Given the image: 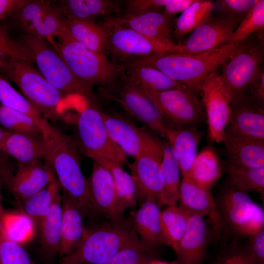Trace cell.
Wrapping results in <instances>:
<instances>
[{
	"label": "cell",
	"instance_id": "1",
	"mask_svg": "<svg viewBox=\"0 0 264 264\" xmlns=\"http://www.w3.org/2000/svg\"><path fill=\"white\" fill-rule=\"evenodd\" d=\"M44 160L52 168L63 193L83 215L95 211L90 198L88 183L82 173L78 148L74 139L51 125L43 133Z\"/></svg>",
	"mask_w": 264,
	"mask_h": 264
},
{
	"label": "cell",
	"instance_id": "2",
	"mask_svg": "<svg viewBox=\"0 0 264 264\" xmlns=\"http://www.w3.org/2000/svg\"><path fill=\"white\" fill-rule=\"evenodd\" d=\"M239 44H227L220 48L198 53L155 54L134 60L126 65L155 68L194 91L210 73L216 71L231 56Z\"/></svg>",
	"mask_w": 264,
	"mask_h": 264
},
{
	"label": "cell",
	"instance_id": "3",
	"mask_svg": "<svg viewBox=\"0 0 264 264\" xmlns=\"http://www.w3.org/2000/svg\"><path fill=\"white\" fill-rule=\"evenodd\" d=\"M60 42L50 44L65 61L74 76L89 93L95 85L110 89L126 69L112 63L104 54L91 50L73 39L63 28Z\"/></svg>",
	"mask_w": 264,
	"mask_h": 264
},
{
	"label": "cell",
	"instance_id": "4",
	"mask_svg": "<svg viewBox=\"0 0 264 264\" xmlns=\"http://www.w3.org/2000/svg\"><path fill=\"white\" fill-rule=\"evenodd\" d=\"M2 73L17 85L22 95L46 119L65 118L67 112L75 108L31 62L13 58Z\"/></svg>",
	"mask_w": 264,
	"mask_h": 264
},
{
	"label": "cell",
	"instance_id": "5",
	"mask_svg": "<svg viewBox=\"0 0 264 264\" xmlns=\"http://www.w3.org/2000/svg\"><path fill=\"white\" fill-rule=\"evenodd\" d=\"M139 238L128 220H110L88 229L81 242L59 264H106L123 247Z\"/></svg>",
	"mask_w": 264,
	"mask_h": 264
},
{
	"label": "cell",
	"instance_id": "6",
	"mask_svg": "<svg viewBox=\"0 0 264 264\" xmlns=\"http://www.w3.org/2000/svg\"><path fill=\"white\" fill-rule=\"evenodd\" d=\"M75 114L77 148L93 161H112L128 165L126 154L110 136L104 123L102 110L93 101L87 99Z\"/></svg>",
	"mask_w": 264,
	"mask_h": 264
},
{
	"label": "cell",
	"instance_id": "7",
	"mask_svg": "<svg viewBox=\"0 0 264 264\" xmlns=\"http://www.w3.org/2000/svg\"><path fill=\"white\" fill-rule=\"evenodd\" d=\"M264 30L255 32L240 43L231 56L221 66L220 77L231 105L245 94L262 69Z\"/></svg>",
	"mask_w": 264,
	"mask_h": 264
},
{
	"label": "cell",
	"instance_id": "8",
	"mask_svg": "<svg viewBox=\"0 0 264 264\" xmlns=\"http://www.w3.org/2000/svg\"><path fill=\"white\" fill-rule=\"evenodd\" d=\"M215 199L229 234L239 240L264 229V212L249 196L227 180Z\"/></svg>",
	"mask_w": 264,
	"mask_h": 264
},
{
	"label": "cell",
	"instance_id": "9",
	"mask_svg": "<svg viewBox=\"0 0 264 264\" xmlns=\"http://www.w3.org/2000/svg\"><path fill=\"white\" fill-rule=\"evenodd\" d=\"M106 35L104 54L113 63L126 65L134 60L155 54L184 53L180 44H166L118 24L110 18L100 24Z\"/></svg>",
	"mask_w": 264,
	"mask_h": 264
},
{
	"label": "cell",
	"instance_id": "10",
	"mask_svg": "<svg viewBox=\"0 0 264 264\" xmlns=\"http://www.w3.org/2000/svg\"><path fill=\"white\" fill-rule=\"evenodd\" d=\"M23 43L29 50L45 79L74 105L77 98L93 100L92 93L80 84L57 51L45 40L25 35ZM75 106V105H74Z\"/></svg>",
	"mask_w": 264,
	"mask_h": 264
},
{
	"label": "cell",
	"instance_id": "11",
	"mask_svg": "<svg viewBox=\"0 0 264 264\" xmlns=\"http://www.w3.org/2000/svg\"><path fill=\"white\" fill-rule=\"evenodd\" d=\"M142 90L157 109L166 127L197 128L206 120L202 101L187 87L163 91Z\"/></svg>",
	"mask_w": 264,
	"mask_h": 264
},
{
	"label": "cell",
	"instance_id": "12",
	"mask_svg": "<svg viewBox=\"0 0 264 264\" xmlns=\"http://www.w3.org/2000/svg\"><path fill=\"white\" fill-rule=\"evenodd\" d=\"M123 72L110 88H100V93L118 103L132 116L165 137V126L157 109L141 88L126 79Z\"/></svg>",
	"mask_w": 264,
	"mask_h": 264
},
{
	"label": "cell",
	"instance_id": "13",
	"mask_svg": "<svg viewBox=\"0 0 264 264\" xmlns=\"http://www.w3.org/2000/svg\"><path fill=\"white\" fill-rule=\"evenodd\" d=\"M162 157V141L154 136L134 161L128 165L142 196L154 197L159 206L163 205L164 193Z\"/></svg>",
	"mask_w": 264,
	"mask_h": 264
},
{
	"label": "cell",
	"instance_id": "14",
	"mask_svg": "<svg viewBox=\"0 0 264 264\" xmlns=\"http://www.w3.org/2000/svg\"><path fill=\"white\" fill-rule=\"evenodd\" d=\"M199 90L201 91L209 138L213 142H221L231 113V101L220 74L215 71L208 75L201 84Z\"/></svg>",
	"mask_w": 264,
	"mask_h": 264
},
{
	"label": "cell",
	"instance_id": "15",
	"mask_svg": "<svg viewBox=\"0 0 264 264\" xmlns=\"http://www.w3.org/2000/svg\"><path fill=\"white\" fill-rule=\"evenodd\" d=\"M178 201V206L189 214H196L207 219L214 241L229 235L211 189L200 187L188 176H183L181 180Z\"/></svg>",
	"mask_w": 264,
	"mask_h": 264
},
{
	"label": "cell",
	"instance_id": "16",
	"mask_svg": "<svg viewBox=\"0 0 264 264\" xmlns=\"http://www.w3.org/2000/svg\"><path fill=\"white\" fill-rule=\"evenodd\" d=\"M213 233L207 220L190 214L186 231L174 250L177 264H203Z\"/></svg>",
	"mask_w": 264,
	"mask_h": 264
},
{
	"label": "cell",
	"instance_id": "17",
	"mask_svg": "<svg viewBox=\"0 0 264 264\" xmlns=\"http://www.w3.org/2000/svg\"><path fill=\"white\" fill-rule=\"evenodd\" d=\"M240 22L215 17L212 14L180 44L184 53H198L220 48L228 43Z\"/></svg>",
	"mask_w": 264,
	"mask_h": 264
},
{
	"label": "cell",
	"instance_id": "18",
	"mask_svg": "<svg viewBox=\"0 0 264 264\" xmlns=\"http://www.w3.org/2000/svg\"><path fill=\"white\" fill-rule=\"evenodd\" d=\"M231 107L224 134L264 141V108L245 94Z\"/></svg>",
	"mask_w": 264,
	"mask_h": 264
},
{
	"label": "cell",
	"instance_id": "19",
	"mask_svg": "<svg viewBox=\"0 0 264 264\" xmlns=\"http://www.w3.org/2000/svg\"><path fill=\"white\" fill-rule=\"evenodd\" d=\"M87 180L90 198L95 211L110 220L123 218L113 178L108 168L93 161L91 173Z\"/></svg>",
	"mask_w": 264,
	"mask_h": 264
},
{
	"label": "cell",
	"instance_id": "20",
	"mask_svg": "<svg viewBox=\"0 0 264 264\" xmlns=\"http://www.w3.org/2000/svg\"><path fill=\"white\" fill-rule=\"evenodd\" d=\"M105 125L113 141L125 154L134 158L154 136L138 127L130 119L117 113L102 111Z\"/></svg>",
	"mask_w": 264,
	"mask_h": 264
},
{
	"label": "cell",
	"instance_id": "21",
	"mask_svg": "<svg viewBox=\"0 0 264 264\" xmlns=\"http://www.w3.org/2000/svg\"><path fill=\"white\" fill-rule=\"evenodd\" d=\"M119 24L130 28L153 40L166 44L172 40L173 24L171 18L161 10L110 18Z\"/></svg>",
	"mask_w": 264,
	"mask_h": 264
},
{
	"label": "cell",
	"instance_id": "22",
	"mask_svg": "<svg viewBox=\"0 0 264 264\" xmlns=\"http://www.w3.org/2000/svg\"><path fill=\"white\" fill-rule=\"evenodd\" d=\"M56 179L51 166L44 160L18 165L8 190L19 199L24 201L39 192Z\"/></svg>",
	"mask_w": 264,
	"mask_h": 264
},
{
	"label": "cell",
	"instance_id": "23",
	"mask_svg": "<svg viewBox=\"0 0 264 264\" xmlns=\"http://www.w3.org/2000/svg\"><path fill=\"white\" fill-rule=\"evenodd\" d=\"M159 205L150 196L144 198L140 207L130 213L128 220L139 239L151 248L158 250L163 244L160 226Z\"/></svg>",
	"mask_w": 264,
	"mask_h": 264
},
{
	"label": "cell",
	"instance_id": "24",
	"mask_svg": "<svg viewBox=\"0 0 264 264\" xmlns=\"http://www.w3.org/2000/svg\"><path fill=\"white\" fill-rule=\"evenodd\" d=\"M83 214L65 193L62 195V215L59 255L65 256L79 244L87 229L83 221Z\"/></svg>",
	"mask_w": 264,
	"mask_h": 264
},
{
	"label": "cell",
	"instance_id": "25",
	"mask_svg": "<svg viewBox=\"0 0 264 264\" xmlns=\"http://www.w3.org/2000/svg\"><path fill=\"white\" fill-rule=\"evenodd\" d=\"M228 163L244 167H264V141L224 135Z\"/></svg>",
	"mask_w": 264,
	"mask_h": 264
},
{
	"label": "cell",
	"instance_id": "26",
	"mask_svg": "<svg viewBox=\"0 0 264 264\" xmlns=\"http://www.w3.org/2000/svg\"><path fill=\"white\" fill-rule=\"evenodd\" d=\"M202 135L197 128L176 130L165 127V137L173 148L182 177L189 173L197 155Z\"/></svg>",
	"mask_w": 264,
	"mask_h": 264
},
{
	"label": "cell",
	"instance_id": "27",
	"mask_svg": "<svg viewBox=\"0 0 264 264\" xmlns=\"http://www.w3.org/2000/svg\"><path fill=\"white\" fill-rule=\"evenodd\" d=\"M1 150L14 158L18 165H25L44 160L45 147L43 137L6 131Z\"/></svg>",
	"mask_w": 264,
	"mask_h": 264
},
{
	"label": "cell",
	"instance_id": "28",
	"mask_svg": "<svg viewBox=\"0 0 264 264\" xmlns=\"http://www.w3.org/2000/svg\"><path fill=\"white\" fill-rule=\"evenodd\" d=\"M125 66L124 76L141 89L163 91L187 87L155 68L139 65Z\"/></svg>",
	"mask_w": 264,
	"mask_h": 264
},
{
	"label": "cell",
	"instance_id": "29",
	"mask_svg": "<svg viewBox=\"0 0 264 264\" xmlns=\"http://www.w3.org/2000/svg\"><path fill=\"white\" fill-rule=\"evenodd\" d=\"M64 17L67 19L94 22L98 17L119 13L120 5L110 0H67L60 6Z\"/></svg>",
	"mask_w": 264,
	"mask_h": 264
},
{
	"label": "cell",
	"instance_id": "30",
	"mask_svg": "<svg viewBox=\"0 0 264 264\" xmlns=\"http://www.w3.org/2000/svg\"><path fill=\"white\" fill-rule=\"evenodd\" d=\"M63 28L75 41L91 50L104 54L106 35L100 24L64 18Z\"/></svg>",
	"mask_w": 264,
	"mask_h": 264
},
{
	"label": "cell",
	"instance_id": "31",
	"mask_svg": "<svg viewBox=\"0 0 264 264\" xmlns=\"http://www.w3.org/2000/svg\"><path fill=\"white\" fill-rule=\"evenodd\" d=\"M221 175L222 169L215 153L205 149L197 154L186 176L199 186L211 189Z\"/></svg>",
	"mask_w": 264,
	"mask_h": 264
},
{
	"label": "cell",
	"instance_id": "32",
	"mask_svg": "<svg viewBox=\"0 0 264 264\" xmlns=\"http://www.w3.org/2000/svg\"><path fill=\"white\" fill-rule=\"evenodd\" d=\"M163 157L161 169L164 183L163 205L176 204L178 200L181 172L173 148L162 141Z\"/></svg>",
	"mask_w": 264,
	"mask_h": 264
},
{
	"label": "cell",
	"instance_id": "33",
	"mask_svg": "<svg viewBox=\"0 0 264 264\" xmlns=\"http://www.w3.org/2000/svg\"><path fill=\"white\" fill-rule=\"evenodd\" d=\"M110 171L114 181L120 209L124 214L134 207L139 198L143 197L132 176L125 171L119 163L108 161L101 163Z\"/></svg>",
	"mask_w": 264,
	"mask_h": 264
},
{
	"label": "cell",
	"instance_id": "34",
	"mask_svg": "<svg viewBox=\"0 0 264 264\" xmlns=\"http://www.w3.org/2000/svg\"><path fill=\"white\" fill-rule=\"evenodd\" d=\"M190 214L176 204L168 205L160 212V226L163 244L174 250L187 227Z\"/></svg>",
	"mask_w": 264,
	"mask_h": 264
},
{
	"label": "cell",
	"instance_id": "35",
	"mask_svg": "<svg viewBox=\"0 0 264 264\" xmlns=\"http://www.w3.org/2000/svg\"><path fill=\"white\" fill-rule=\"evenodd\" d=\"M62 195L55 200L48 214L40 223L41 247L44 253L53 257L59 254Z\"/></svg>",
	"mask_w": 264,
	"mask_h": 264
},
{
	"label": "cell",
	"instance_id": "36",
	"mask_svg": "<svg viewBox=\"0 0 264 264\" xmlns=\"http://www.w3.org/2000/svg\"><path fill=\"white\" fill-rule=\"evenodd\" d=\"M214 2L196 0L183 11L173 25V35L180 40L204 23L212 14Z\"/></svg>",
	"mask_w": 264,
	"mask_h": 264
},
{
	"label": "cell",
	"instance_id": "37",
	"mask_svg": "<svg viewBox=\"0 0 264 264\" xmlns=\"http://www.w3.org/2000/svg\"><path fill=\"white\" fill-rule=\"evenodd\" d=\"M36 222L24 212H6L2 218L1 232L10 240L22 245L34 237Z\"/></svg>",
	"mask_w": 264,
	"mask_h": 264
},
{
	"label": "cell",
	"instance_id": "38",
	"mask_svg": "<svg viewBox=\"0 0 264 264\" xmlns=\"http://www.w3.org/2000/svg\"><path fill=\"white\" fill-rule=\"evenodd\" d=\"M61 190L56 178L44 188L23 201V212L39 224L49 213Z\"/></svg>",
	"mask_w": 264,
	"mask_h": 264
},
{
	"label": "cell",
	"instance_id": "39",
	"mask_svg": "<svg viewBox=\"0 0 264 264\" xmlns=\"http://www.w3.org/2000/svg\"><path fill=\"white\" fill-rule=\"evenodd\" d=\"M227 180L237 188L248 193L264 194V167L251 168L227 163Z\"/></svg>",
	"mask_w": 264,
	"mask_h": 264
},
{
	"label": "cell",
	"instance_id": "40",
	"mask_svg": "<svg viewBox=\"0 0 264 264\" xmlns=\"http://www.w3.org/2000/svg\"><path fill=\"white\" fill-rule=\"evenodd\" d=\"M0 124L10 132L42 138L43 130L33 117L0 105Z\"/></svg>",
	"mask_w": 264,
	"mask_h": 264
},
{
	"label": "cell",
	"instance_id": "41",
	"mask_svg": "<svg viewBox=\"0 0 264 264\" xmlns=\"http://www.w3.org/2000/svg\"><path fill=\"white\" fill-rule=\"evenodd\" d=\"M0 102L1 105L29 115L35 118L42 128L43 133L50 124L29 103L25 97L0 76Z\"/></svg>",
	"mask_w": 264,
	"mask_h": 264
},
{
	"label": "cell",
	"instance_id": "42",
	"mask_svg": "<svg viewBox=\"0 0 264 264\" xmlns=\"http://www.w3.org/2000/svg\"><path fill=\"white\" fill-rule=\"evenodd\" d=\"M158 250L153 249L139 238L122 248L106 264H147L159 259Z\"/></svg>",
	"mask_w": 264,
	"mask_h": 264
},
{
	"label": "cell",
	"instance_id": "43",
	"mask_svg": "<svg viewBox=\"0 0 264 264\" xmlns=\"http://www.w3.org/2000/svg\"><path fill=\"white\" fill-rule=\"evenodd\" d=\"M51 5L48 1L26 0L11 13L14 22L26 35L29 34Z\"/></svg>",
	"mask_w": 264,
	"mask_h": 264
},
{
	"label": "cell",
	"instance_id": "44",
	"mask_svg": "<svg viewBox=\"0 0 264 264\" xmlns=\"http://www.w3.org/2000/svg\"><path fill=\"white\" fill-rule=\"evenodd\" d=\"M64 17L60 7L51 5L44 13L29 34L45 41L50 44L54 37H58L63 28ZM26 35V34H25Z\"/></svg>",
	"mask_w": 264,
	"mask_h": 264
},
{
	"label": "cell",
	"instance_id": "45",
	"mask_svg": "<svg viewBox=\"0 0 264 264\" xmlns=\"http://www.w3.org/2000/svg\"><path fill=\"white\" fill-rule=\"evenodd\" d=\"M264 0H258L240 22L228 44H239L255 32L264 30Z\"/></svg>",
	"mask_w": 264,
	"mask_h": 264
},
{
	"label": "cell",
	"instance_id": "46",
	"mask_svg": "<svg viewBox=\"0 0 264 264\" xmlns=\"http://www.w3.org/2000/svg\"><path fill=\"white\" fill-rule=\"evenodd\" d=\"M13 58L33 61L31 54L23 42L14 41L6 30L0 27V72L3 71Z\"/></svg>",
	"mask_w": 264,
	"mask_h": 264
},
{
	"label": "cell",
	"instance_id": "47",
	"mask_svg": "<svg viewBox=\"0 0 264 264\" xmlns=\"http://www.w3.org/2000/svg\"><path fill=\"white\" fill-rule=\"evenodd\" d=\"M210 264H257L245 245L234 238L223 245Z\"/></svg>",
	"mask_w": 264,
	"mask_h": 264
},
{
	"label": "cell",
	"instance_id": "48",
	"mask_svg": "<svg viewBox=\"0 0 264 264\" xmlns=\"http://www.w3.org/2000/svg\"><path fill=\"white\" fill-rule=\"evenodd\" d=\"M258 0H218L214 4L218 17L241 22Z\"/></svg>",
	"mask_w": 264,
	"mask_h": 264
},
{
	"label": "cell",
	"instance_id": "49",
	"mask_svg": "<svg viewBox=\"0 0 264 264\" xmlns=\"http://www.w3.org/2000/svg\"><path fill=\"white\" fill-rule=\"evenodd\" d=\"M0 264H36L22 245L0 232Z\"/></svg>",
	"mask_w": 264,
	"mask_h": 264
},
{
	"label": "cell",
	"instance_id": "50",
	"mask_svg": "<svg viewBox=\"0 0 264 264\" xmlns=\"http://www.w3.org/2000/svg\"><path fill=\"white\" fill-rule=\"evenodd\" d=\"M170 0H126V15H134L161 10Z\"/></svg>",
	"mask_w": 264,
	"mask_h": 264
},
{
	"label": "cell",
	"instance_id": "51",
	"mask_svg": "<svg viewBox=\"0 0 264 264\" xmlns=\"http://www.w3.org/2000/svg\"><path fill=\"white\" fill-rule=\"evenodd\" d=\"M244 245L257 264H264V229L248 237Z\"/></svg>",
	"mask_w": 264,
	"mask_h": 264
},
{
	"label": "cell",
	"instance_id": "52",
	"mask_svg": "<svg viewBox=\"0 0 264 264\" xmlns=\"http://www.w3.org/2000/svg\"><path fill=\"white\" fill-rule=\"evenodd\" d=\"M248 89L251 91L250 97L260 106L263 107L264 102V72L262 70L256 80Z\"/></svg>",
	"mask_w": 264,
	"mask_h": 264
},
{
	"label": "cell",
	"instance_id": "53",
	"mask_svg": "<svg viewBox=\"0 0 264 264\" xmlns=\"http://www.w3.org/2000/svg\"><path fill=\"white\" fill-rule=\"evenodd\" d=\"M196 0H170L164 7L163 12L168 17L172 18L176 14L182 13Z\"/></svg>",
	"mask_w": 264,
	"mask_h": 264
},
{
	"label": "cell",
	"instance_id": "54",
	"mask_svg": "<svg viewBox=\"0 0 264 264\" xmlns=\"http://www.w3.org/2000/svg\"><path fill=\"white\" fill-rule=\"evenodd\" d=\"M6 131L0 126V175L2 177H8L13 172L12 168L6 158V154L1 150Z\"/></svg>",
	"mask_w": 264,
	"mask_h": 264
},
{
	"label": "cell",
	"instance_id": "55",
	"mask_svg": "<svg viewBox=\"0 0 264 264\" xmlns=\"http://www.w3.org/2000/svg\"><path fill=\"white\" fill-rule=\"evenodd\" d=\"M25 0H0V19L11 14L16 8L26 2Z\"/></svg>",
	"mask_w": 264,
	"mask_h": 264
},
{
	"label": "cell",
	"instance_id": "56",
	"mask_svg": "<svg viewBox=\"0 0 264 264\" xmlns=\"http://www.w3.org/2000/svg\"><path fill=\"white\" fill-rule=\"evenodd\" d=\"M2 184H3V182L0 175V212L1 213H4L5 211L2 204V196L1 193V187Z\"/></svg>",
	"mask_w": 264,
	"mask_h": 264
},
{
	"label": "cell",
	"instance_id": "57",
	"mask_svg": "<svg viewBox=\"0 0 264 264\" xmlns=\"http://www.w3.org/2000/svg\"><path fill=\"white\" fill-rule=\"evenodd\" d=\"M147 264H177V263H169L162 261L159 259H154L150 261Z\"/></svg>",
	"mask_w": 264,
	"mask_h": 264
},
{
	"label": "cell",
	"instance_id": "58",
	"mask_svg": "<svg viewBox=\"0 0 264 264\" xmlns=\"http://www.w3.org/2000/svg\"><path fill=\"white\" fill-rule=\"evenodd\" d=\"M3 214L4 213L0 212V231L1 230L2 227V218Z\"/></svg>",
	"mask_w": 264,
	"mask_h": 264
}]
</instances>
